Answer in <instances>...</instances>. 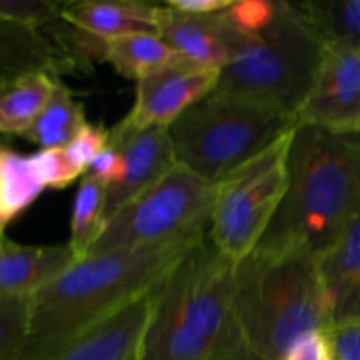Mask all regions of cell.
<instances>
[{
    "label": "cell",
    "instance_id": "cell-1",
    "mask_svg": "<svg viewBox=\"0 0 360 360\" xmlns=\"http://www.w3.org/2000/svg\"><path fill=\"white\" fill-rule=\"evenodd\" d=\"M200 239L91 253L76 260L32 295L30 336L20 360H44L150 292Z\"/></svg>",
    "mask_w": 360,
    "mask_h": 360
},
{
    "label": "cell",
    "instance_id": "cell-2",
    "mask_svg": "<svg viewBox=\"0 0 360 360\" xmlns=\"http://www.w3.org/2000/svg\"><path fill=\"white\" fill-rule=\"evenodd\" d=\"M288 183L257 248H299L320 259L360 214V132L297 125Z\"/></svg>",
    "mask_w": 360,
    "mask_h": 360
},
{
    "label": "cell",
    "instance_id": "cell-3",
    "mask_svg": "<svg viewBox=\"0 0 360 360\" xmlns=\"http://www.w3.org/2000/svg\"><path fill=\"white\" fill-rule=\"evenodd\" d=\"M236 262L210 234L155 287L139 360H218L239 340L232 311Z\"/></svg>",
    "mask_w": 360,
    "mask_h": 360
},
{
    "label": "cell",
    "instance_id": "cell-4",
    "mask_svg": "<svg viewBox=\"0 0 360 360\" xmlns=\"http://www.w3.org/2000/svg\"><path fill=\"white\" fill-rule=\"evenodd\" d=\"M232 311L253 352L283 360L301 336L333 329L320 259L299 248H255L236 262Z\"/></svg>",
    "mask_w": 360,
    "mask_h": 360
},
{
    "label": "cell",
    "instance_id": "cell-5",
    "mask_svg": "<svg viewBox=\"0 0 360 360\" xmlns=\"http://www.w3.org/2000/svg\"><path fill=\"white\" fill-rule=\"evenodd\" d=\"M326 51V41L301 4L280 2L269 27L239 37L214 90L297 118Z\"/></svg>",
    "mask_w": 360,
    "mask_h": 360
},
{
    "label": "cell",
    "instance_id": "cell-6",
    "mask_svg": "<svg viewBox=\"0 0 360 360\" xmlns=\"http://www.w3.org/2000/svg\"><path fill=\"white\" fill-rule=\"evenodd\" d=\"M295 127V118L285 112L213 90L167 132L176 164L218 185Z\"/></svg>",
    "mask_w": 360,
    "mask_h": 360
},
{
    "label": "cell",
    "instance_id": "cell-7",
    "mask_svg": "<svg viewBox=\"0 0 360 360\" xmlns=\"http://www.w3.org/2000/svg\"><path fill=\"white\" fill-rule=\"evenodd\" d=\"M217 193V183L176 164L105 221L88 255L204 238L210 234Z\"/></svg>",
    "mask_w": 360,
    "mask_h": 360
},
{
    "label": "cell",
    "instance_id": "cell-8",
    "mask_svg": "<svg viewBox=\"0 0 360 360\" xmlns=\"http://www.w3.org/2000/svg\"><path fill=\"white\" fill-rule=\"evenodd\" d=\"M292 132L218 183L210 238L234 262L252 253L273 221L288 183Z\"/></svg>",
    "mask_w": 360,
    "mask_h": 360
},
{
    "label": "cell",
    "instance_id": "cell-9",
    "mask_svg": "<svg viewBox=\"0 0 360 360\" xmlns=\"http://www.w3.org/2000/svg\"><path fill=\"white\" fill-rule=\"evenodd\" d=\"M109 143L118 150L122 172L118 179L108 186L104 224L176 165L167 129H137L125 120H120L109 129Z\"/></svg>",
    "mask_w": 360,
    "mask_h": 360
},
{
    "label": "cell",
    "instance_id": "cell-10",
    "mask_svg": "<svg viewBox=\"0 0 360 360\" xmlns=\"http://www.w3.org/2000/svg\"><path fill=\"white\" fill-rule=\"evenodd\" d=\"M295 120L297 125L360 132V49L327 46L315 84Z\"/></svg>",
    "mask_w": 360,
    "mask_h": 360
},
{
    "label": "cell",
    "instance_id": "cell-11",
    "mask_svg": "<svg viewBox=\"0 0 360 360\" xmlns=\"http://www.w3.org/2000/svg\"><path fill=\"white\" fill-rule=\"evenodd\" d=\"M220 70L181 62L137 81L136 101L125 116L137 129H169L179 116L217 88Z\"/></svg>",
    "mask_w": 360,
    "mask_h": 360
},
{
    "label": "cell",
    "instance_id": "cell-12",
    "mask_svg": "<svg viewBox=\"0 0 360 360\" xmlns=\"http://www.w3.org/2000/svg\"><path fill=\"white\" fill-rule=\"evenodd\" d=\"M225 11L200 16L179 13L164 4L157 7V34L185 62L221 70L239 41Z\"/></svg>",
    "mask_w": 360,
    "mask_h": 360
},
{
    "label": "cell",
    "instance_id": "cell-13",
    "mask_svg": "<svg viewBox=\"0 0 360 360\" xmlns=\"http://www.w3.org/2000/svg\"><path fill=\"white\" fill-rule=\"evenodd\" d=\"M155 288L84 330L44 360H139Z\"/></svg>",
    "mask_w": 360,
    "mask_h": 360
},
{
    "label": "cell",
    "instance_id": "cell-14",
    "mask_svg": "<svg viewBox=\"0 0 360 360\" xmlns=\"http://www.w3.org/2000/svg\"><path fill=\"white\" fill-rule=\"evenodd\" d=\"M77 260L69 243L20 245L2 236L0 243V295H32L65 273Z\"/></svg>",
    "mask_w": 360,
    "mask_h": 360
},
{
    "label": "cell",
    "instance_id": "cell-15",
    "mask_svg": "<svg viewBox=\"0 0 360 360\" xmlns=\"http://www.w3.org/2000/svg\"><path fill=\"white\" fill-rule=\"evenodd\" d=\"M76 70L58 42L44 28L27 27L0 20V84L27 74H49Z\"/></svg>",
    "mask_w": 360,
    "mask_h": 360
},
{
    "label": "cell",
    "instance_id": "cell-16",
    "mask_svg": "<svg viewBox=\"0 0 360 360\" xmlns=\"http://www.w3.org/2000/svg\"><path fill=\"white\" fill-rule=\"evenodd\" d=\"M157 7L158 4L136 0H81L62 4V18L95 41L108 44L127 35L157 34Z\"/></svg>",
    "mask_w": 360,
    "mask_h": 360
},
{
    "label": "cell",
    "instance_id": "cell-17",
    "mask_svg": "<svg viewBox=\"0 0 360 360\" xmlns=\"http://www.w3.org/2000/svg\"><path fill=\"white\" fill-rule=\"evenodd\" d=\"M333 327L360 319V214L320 257Z\"/></svg>",
    "mask_w": 360,
    "mask_h": 360
},
{
    "label": "cell",
    "instance_id": "cell-18",
    "mask_svg": "<svg viewBox=\"0 0 360 360\" xmlns=\"http://www.w3.org/2000/svg\"><path fill=\"white\" fill-rule=\"evenodd\" d=\"M56 77L27 74L0 84V130L4 136H25L55 94Z\"/></svg>",
    "mask_w": 360,
    "mask_h": 360
},
{
    "label": "cell",
    "instance_id": "cell-19",
    "mask_svg": "<svg viewBox=\"0 0 360 360\" xmlns=\"http://www.w3.org/2000/svg\"><path fill=\"white\" fill-rule=\"evenodd\" d=\"M46 190L32 155L14 148L0 150V224L2 231L28 210Z\"/></svg>",
    "mask_w": 360,
    "mask_h": 360
},
{
    "label": "cell",
    "instance_id": "cell-20",
    "mask_svg": "<svg viewBox=\"0 0 360 360\" xmlns=\"http://www.w3.org/2000/svg\"><path fill=\"white\" fill-rule=\"evenodd\" d=\"M105 60L123 77L141 81L181 62L158 34H136L115 39L105 46Z\"/></svg>",
    "mask_w": 360,
    "mask_h": 360
},
{
    "label": "cell",
    "instance_id": "cell-21",
    "mask_svg": "<svg viewBox=\"0 0 360 360\" xmlns=\"http://www.w3.org/2000/svg\"><path fill=\"white\" fill-rule=\"evenodd\" d=\"M84 123L86 118L83 104L72 97L62 81H56L51 101L23 137L37 144L41 150L63 148L76 137Z\"/></svg>",
    "mask_w": 360,
    "mask_h": 360
},
{
    "label": "cell",
    "instance_id": "cell-22",
    "mask_svg": "<svg viewBox=\"0 0 360 360\" xmlns=\"http://www.w3.org/2000/svg\"><path fill=\"white\" fill-rule=\"evenodd\" d=\"M105 197L108 186L97 178L84 174L77 185L72 202V218H70V239L77 260L84 259L90 253L95 239L104 227Z\"/></svg>",
    "mask_w": 360,
    "mask_h": 360
},
{
    "label": "cell",
    "instance_id": "cell-23",
    "mask_svg": "<svg viewBox=\"0 0 360 360\" xmlns=\"http://www.w3.org/2000/svg\"><path fill=\"white\" fill-rule=\"evenodd\" d=\"M301 7L327 46L360 49V0H308Z\"/></svg>",
    "mask_w": 360,
    "mask_h": 360
},
{
    "label": "cell",
    "instance_id": "cell-24",
    "mask_svg": "<svg viewBox=\"0 0 360 360\" xmlns=\"http://www.w3.org/2000/svg\"><path fill=\"white\" fill-rule=\"evenodd\" d=\"M32 297L0 295V360H20L30 336Z\"/></svg>",
    "mask_w": 360,
    "mask_h": 360
},
{
    "label": "cell",
    "instance_id": "cell-25",
    "mask_svg": "<svg viewBox=\"0 0 360 360\" xmlns=\"http://www.w3.org/2000/svg\"><path fill=\"white\" fill-rule=\"evenodd\" d=\"M278 9H280V2L241 0V2H232V6L225 11V16L232 28L238 32L239 37H250L269 27L276 18Z\"/></svg>",
    "mask_w": 360,
    "mask_h": 360
},
{
    "label": "cell",
    "instance_id": "cell-26",
    "mask_svg": "<svg viewBox=\"0 0 360 360\" xmlns=\"http://www.w3.org/2000/svg\"><path fill=\"white\" fill-rule=\"evenodd\" d=\"M39 176L46 188H65L77 178H83V172L72 164L65 148H49L32 153Z\"/></svg>",
    "mask_w": 360,
    "mask_h": 360
},
{
    "label": "cell",
    "instance_id": "cell-27",
    "mask_svg": "<svg viewBox=\"0 0 360 360\" xmlns=\"http://www.w3.org/2000/svg\"><path fill=\"white\" fill-rule=\"evenodd\" d=\"M62 16V4L46 0H0V20L44 28Z\"/></svg>",
    "mask_w": 360,
    "mask_h": 360
},
{
    "label": "cell",
    "instance_id": "cell-28",
    "mask_svg": "<svg viewBox=\"0 0 360 360\" xmlns=\"http://www.w3.org/2000/svg\"><path fill=\"white\" fill-rule=\"evenodd\" d=\"M109 144V129L97 123H84L83 129L76 134L65 148L67 155L72 160V164L79 169L83 174H86L88 167L95 160L98 153Z\"/></svg>",
    "mask_w": 360,
    "mask_h": 360
},
{
    "label": "cell",
    "instance_id": "cell-29",
    "mask_svg": "<svg viewBox=\"0 0 360 360\" xmlns=\"http://www.w3.org/2000/svg\"><path fill=\"white\" fill-rule=\"evenodd\" d=\"M283 360H336L333 341L326 330H313L299 338Z\"/></svg>",
    "mask_w": 360,
    "mask_h": 360
},
{
    "label": "cell",
    "instance_id": "cell-30",
    "mask_svg": "<svg viewBox=\"0 0 360 360\" xmlns=\"http://www.w3.org/2000/svg\"><path fill=\"white\" fill-rule=\"evenodd\" d=\"M329 336L336 360H360V319L333 327Z\"/></svg>",
    "mask_w": 360,
    "mask_h": 360
},
{
    "label": "cell",
    "instance_id": "cell-31",
    "mask_svg": "<svg viewBox=\"0 0 360 360\" xmlns=\"http://www.w3.org/2000/svg\"><path fill=\"white\" fill-rule=\"evenodd\" d=\"M120 172H122V158H120L118 150L109 143L108 146L95 157V160L91 162L86 174L94 176L98 181L104 183L105 186H109L118 179Z\"/></svg>",
    "mask_w": 360,
    "mask_h": 360
},
{
    "label": "cell",
    "instance_id": "cell-32",
    "mask_svg": "<svg viewBox=\"0 0 360 360\" xmlns=\"http://www.w3.org/2000/svg\"><path fill=\"white\" fill-rule=\"evenodd\" d=\"M169 7L186 14H218L232 6V0H167Z\"/></svg>",
    "mask_w": 360,
    "mask_h": 360
},
{
    "label": "cell",
    "instance_id": "cell-33",
    "mask_svg": "<svg viewBox=\"0 0 360 360\" xmlns=\"http://www.w3.org/2000/svg\"><path fill=\"white\" fill-rule=\"evenodd\" d=\"M218 360H267V359H264L262 355H259L257 352H253L241 338V340H239L238 343H236L234 347L227 352V354L221 355Z\"/></svg>",
    "mask_w": 360,
    "mask_h": 360
}]
</instances>
